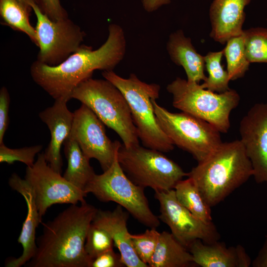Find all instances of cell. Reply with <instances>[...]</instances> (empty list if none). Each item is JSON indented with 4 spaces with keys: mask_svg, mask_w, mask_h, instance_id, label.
<instances>
[{
    "mask_svg": "<svg viewBox=\"0 0 267 267\" xmlns=\"http://www.w3.org/2000/svg\"><path fill=\"white\" fill-rule=\"evenodd\" d=\"M144 190L126 176L117 156L108 169L101 174L94 175L84 192L92 194L101 202L117 203L144 225L156 228L160 225V220L151 211Z\"/></svg>",
    "mask_w": 267,
    "mask_h": 267,
    "instance_id": "8",
    "label": "cell"
},
{
    "mask_svg": "<svg viewBox=\"0 0 267 267\" xmlns=\"http://www.w3.org/2000/svg\"><path fill=\"white\" fill-rule=\"evenodd\" d=\"M9 92L6 87H2L0 90V144L3 143V137L9 125Z\"/></svg>",
    "mask_w": 267,
    "mask_h": 267,
    "instance_id": "32",
    "label": "cell"
},
{
    "mask_svg": "<svg viewBox=\"0 0 267 267\" xmlns=\"http://www.w3.org/2000/svg\"><path fill=\"white\" fill-rule=\"evenodd\" d=\"M71 97L88 107L105 125L114 131L125 147L139 145L127 100L111 82L89 78L75 89Z\"/></svg>",
    "mask_w": 267,
    "mask_h": 267,
    "instance_id": "4",
    "label": "cell"
},
{
    "mask_svg": "<svg viewBox=\"0 0 267 267\" xmlns=\"http://www.w3.org/2000/svg\"><path fill=\"white\" fill-rule=\"evenodd\" d=\"M160 233L156 228H151L141 234H131L132 247L139 259L147 264L154 254Z\"/></svg>",
    "mask_w": 267,
    "mask_h": 267,
    "instance_id": "29",
    "label": "cell"
},
{
    "mask_svg": "<svg viewBox=\"0 0 267 267\" xmlns=\"http://www.w3.org/2000/svg\"><path fill=\"white\" fill-rule=\"evenodd\" d=\"M245 54L250 63H267V29L254 28L243 31Z\"/></svg>",
    "mask_w": 267,
    "mask_h": 267,
    "instance_id": "27",
    "label": "cell"
},
{
    "mask_svg": "<svg viewBox=\"0 0 267 267\" xmlns=\"http://www.w3.org/2000/svg\"><path fill=\"white\" fill-rule=\"evenodd\" d=\"M43 148L42 145H36L20 148H10L3 143L0 144V162L12 164L18 161L27 167H31L35 163V157Z\"/></svg>",
    "mask_w": 267,
    "mask_h": 267,
    "instance_id": "30",
    "label": "cell"
},
{
    "mask_svg": "<svg viewBox=\"0 0 267 267\" xmlns=\"http://www.w3.org/2000/svg\"><path fill=\"white\" fill-rule=\"evenodd\" d=\"M67 102L64 99L55 100L51 106L39 114L50 133V142L44 152L45 159L52 169L60 174L63 166L61 149L71 133L74 116L67 107Z\"/></svg>",
    "mask_w": 267,
    "mask_h": 267,
    "instance_id": "15",
    "label": "cell"
},
{
    "mask_svg": "<svg viewBox=\"0 0 267 267\" xmlns=\"http://www.w3.org/2000/svg\"><path fill=\"white\" fill-rule=\"evenodd\" d=\"M163 153L139 145L126 147L121 144L117 160L126 176L137 185L155 191H168L188 173Z\"/></svg>",
    "mask_w": 267,
    "mask_h": 267,
    "instance_id": "7",
    "label": "cell"
},
{
    "mask_svg": "<svg viewBox=\"0 0 267 267\" xmlns=\"http://www.w3.org/2000/svg\"><path fill=\"white\" fill-rule=\"evenodd\" d=\"M113 240L104 229L91 223L86 237L85 251L91 261L103 253L113 249Z\"/></svg>",
    "mask_w": 267,
    "mask_h": 267,
    "instance_id": "28",
    "label": "cell"
},
{
    "mask_svg": "<svg viewBox=\"0 0 267 267\" xmlns=\"http://www.w3.org/2000/svg\"><path fill=\"white\" fill-rule=\"evenodd\" d=\"M223 50L230 80H235L243 77L250 63L245 54L243 33L229 39Z\"/></svg>",
    "mask_w": 267,
    "mask_h": 267,
    "instance_id": "26",
    "label": "cell"
},
{
    "mask_svg": "<svg viewBox=\"0 0 267 267\" xmlns=\"http://www.w3.org/2000/svg\"><path fill=\"white\" fill-rule=\"evenodd\" d=\"M125 267L120 254L113 249L108 250L93 260L90 267Z\"/></svg>",
    "mask_w": 267,
    "mask_h": 267,
    "instance_id": "33",
    "label": "cell"
},
{
    "mask_svg": "<svg viewBox=\"0 0 267 267\" xmlns=\"http://www.w3.org/2000/svg\"><path fill=\"white\" fill-rule=\"evenodd\" d=\"M167 90L173 96L174 107L207 122L221 133H227L230 113L240 101L235 90L216 93L178 77L167 86Z\"/></svg>",
    "mask_w": 267,
    "mask_h": 267,
    "instance_id": "6",
    "label": "cell"
},
{
    "mask_svg": "<svg viewBox=\"0 0 267 267\" xmlns=\"http://www.w3.org/2000/svg\"><path fill=\"white\" fill-rule=\"evenodd\" d=\"M142 2L145 10L148 12H152L163 5L169 3L170 0H142Z\"/></svg>",
    "mask_w": 267,
    "mask_h": 267,
    "instance_id": "35",
    "label": "cell"
},
{
    "mask_svg": "<svg viewBox=\"0 0 267 267\" xmlns=\"http://www.w3.org/2000/svg\"><path fill=\"white\" fill-rule=\"evenodd\" d=\"M103 77L123 94L130 108L139 139L145 147L162 152L173 150L174 145L157 123L152 100L159 98L160 86L140 81L134 74L128 79L113 70L104 71Z\"/></svg>",
    "mask_w": 267,
    "mask_h": 267,
    "instance_id": "5",
    "label": "cell"
},
{
    "mask_svg": "<svg viewBox=\"0 0 267 267\" xmlns=\"http://www.w3.org/2000/svg\"><path fill=\"white\" fill-rule=\"evenodd\" d=\"M97 210L86 202L72 204L52 220L43 223L36 252L25 267H90L92 261L85 244Z\"/></svg>",
    "mask_w": 267,
    "mask_h": 267,
    "instance_id": "2",
    "label": "cell"
},
{
    "mask_svg": "<svg viewBox=\"0 0 267 267\" xmlns=\"http://www.w3.org/2000/svg\"><path fill=\"white\" fill-rule=\"evenodd\" d=\"M25 179L31 185L42 220L48 208L56 204H77L86 202L87 194L52 169L44 152L31 167H27Z\"/></svg>",
    "mask_w": 267,
    "mask_h": 267,
    "instance_id": "11",
    "label": "cell"
},
{
    "mask_svg": "<svg viewBox=\"0 0 267 267\" xmlns=\"http://www.w3.org/2000/svg\"><path fill=\"white\" fill-rule=\"evenodd\" d=\"M8 184L12 189L23 196L27 204L26 218L17 240L22 245V253L17 258L9 259L5 264L6 267H20L29 262L36 252V230L42 220L37 207L34 192L28 182L13 173L9 178Z\"/></svg>",
    "mask_w": 267,
    "mask_h": 267,
    "instance_id": "16",
    "label": "cell"
},
{
    "mask_svg": "<svg viewBox=\"0 0 267 267\" xmlns=\"http://www.w3.org/2000/svg\"><path fill=\"white\" fill-rule=\"evenodd\" d=\"M159 203L160 220L170 228L172 234L187 249L195 240L206 243L217 241L220 234L214 223L206 222L194 216L179 203L174 189L155 191Z\"/></svg>",
    "mask_w": 267,
    "mask_h": 267,
    "instance_id": "12",
    "label": "cell"
},
{
    "mask_svg": "<svg viewBox=\"0 0 267 267\" xmlns=\"http://www.w3.org/2000/svg\"><path fill=\"white\" fill-rule=\"evenodd\" d=\"M223 50L210 52L204 56L205 67L208 74L206 80L201 85L202 88L211 91L222 93L230 89L228 84L230 81L227 71L222 65Z\"/></svg>",
    "mask_w": 267,
    "mask_h": 267,
    "instance_id": "25",
    "label": "cell"
},
{
    "mask_svg": "<svg viewBox=\"0 0 267 267\" xmlns=\"http://www.w3.org/2000/svg\"><path fill=\"white\" fill-rule=\"evenodd\" d=\"M106 42L98 49L82 44L65 60L56 66H49L38 60L30 67L34 81L55 100L69 101L75 89L91 78L96 70L112 71L125 54L126 42L119 25L108 27Z\"/></svg>",
    "mask_w": 267,
    "mask_h": 267,
    "instance_id": "1",
    "label": "cell"
},
{
    "mask_svg": "<svg viewBox=\"0 0 267 267\" xmlns=\"http://www.w3.org/2000/svg\"><path fill=\"white\" fill-rule=\"evenodd\" d=\"M123 208L118 205L112 211L97 209L92 223L110 234L125 267H148L139 259L132 247L131 233L127 228L129 213Z\"/></svg>",
    "mask_w": 267,
    "mask_h": 267,
    "instance_id": "17",
    "label": "cell"
},
{
    "mask_svg": "<svg viewBox=\"0 0 267 267\" xmlns=\"http://www.w3.org/2000/svg\"></svg>",
    "mask_w": 267,
    "mask_h": 267,
    "instance_id": "37",
    "label": "cell"
},
{
    "mask_svg": "<svg viewBox=\"0 0 267 267\" xmlns=\"http://www.w3.org/2000/svg\"><path fill=\"white\" fill-rule=\"evenodd\" d=\"M63 145L65 156L67 160V168L63 176L84 192L85 187L95 174L90 165L89 159L71 136H68Z\"/></svg>",
    "mask_w": 267,
    "mask_h": 267,
    "instance_id": "22",
    "label": "cell"
},
{
    "mask_svg": "<svg viewBox=\"0 0 267 267\" xmlns=\"http://www.w3.org/2000/svg\"><path fill=\"white\" fill-rule=\"evenodd\" d=\"M194 264L188 250L172 233H160L149 267H186Z\"/></svg>",
    "mask_w": 267,
    "mask_h": 267,
    "instance_id": "21",
    "label": "cell"
},
{
    "mask_svg": "<svg viewBox=\"0 0 267 267\" xmlns=\"http://www.w3.org/2000/svg\"><path fill=\"white\" fill-rule=\"evenodd\" d=\"M239 133L257 183L267 181V102L253 106L241 119Z\"/></svg>",
    "mask_w": 267,
    "mask_h": 267,
    "instance_id": "14",
    "label": "cell"
},
{
    "mask_svg": "<svg viewBox=\"0 0 267 267\" xmlns=\"http://www.w3.org/2000/svg\"><path fill=\"white\" fill-rule=\"evenodd\" d=\"M240 140L222 142L188 173L210 207L220 203L253 176Z\"/></svg>",
    "mask_w": 267,
    "mask_h": 267,
    "instance_id": "3",
    "label": "cell"
},
{
    "mask_svg": "<svg viewBox=\"0 0 267 267\" xmlns=\"http://www.w3.org/2000/svg\"><path fill=\"white\" fill-rule=\"evenodd\" d=\"M32 10L31 7L20 0H0L1 23L13 30L27 35L38 46L36 29L30 22V15Z\"/></svg>",
    "mask_w": 267,
    "mask_h": 267,
    "instance_id": "23",
    "label": "cell"
},
{
    "mask_svg": "<svg viewBox=\"0 0 267 267\" xmlns=\"http://www.w3.org/2000/svg\"><path fill=\"white\" fill-rule=\"evenodd\" d=\"M32 7L37 18L35 29L40 48L37 60L49 66L58 65L79 48L85 33L69 17L53 21L37 4Z\"/></svg>",
    "mask_w": 267,
    "mask_h": 267,
    "instance_id": "10",
    "label": "cell"
},
{
    "mask_svg": "<svg viewBox=\"0 0 267 267\" xmlns=\"http://www.w3.org/2000/svg\"><path fill=\"white\" fill-rule=\"evenodd\" d=\"M174 189L179 203L194 216L205 222H212L211 207L191 178L180 180Z\"/></svg>",
    "mask_w": 267,
    "mask_h": 267,
    "instance_id": "24",
    "label": "cell"
},
{
    "mask_svg": "<svg viewBox=\"0 0 267 267\" xmlns=\"http://www.w3.org/2000/svg\"><path fill=\"white\" fill-rule=\"evenodd\" d=\"M37 4L42 12L53 21L68 18L60 0H37Z\"/></svg>",
    "mask_w": 267,
    "mask_h": 267,
    "instance_id": "31",
    "label": "cell"
},
{
    "mask_svg": "<svg viewBox=\"0 0 267 267\" xmlns=\"http://www.w3.org/2000/svg\"><path fill=\"white\" fill-rule=\"evenodd\" d=\"M187 249L194 264L202 267H248L252 263L245 248L240 245L227 247L218 241L206 243L197 239Z\"/></svg>",
    "mask_w": 267,
    "mask_h": 267,
    "instance_id": "18",
    "label": "cell"
},
{
    "mask_svg": "<svg viewBox=\"0 0 267 267\" xmlns=\"http://www.w3.org/2000/svg\"><path fill=\"white\" fill-rule=\"evenodd\" d=\"M252 265L253 267H267V233L264 244Z\"/></svg>",
    "mask_w": 267,
    "mask_h": 267,
    "instance_id": "34",
    "label": "cell"
},
{
    "mask_svg": "<svg viewBox=\"0 0 267 267\" xmlns=\"http://www.w3.org/2000/svg\"><path fill=\"white\" fill-rule=\"evenodd\" d=\"M158 124L174 145L189 153L198 162L222 142L221 133L207 122L181 111L173 113L152 100Z\"/></svg>",
    "mask_w": 267,
    "mask_h": 267,
    "instance_id": "9",
    "label": "cell"
},
{
    "mask_svg": "<svg viewBox=\"0 0 267 267\" xmlns=\"http://www.w3.org/2000/svg\"><path fill=\"white\" fill-rule=\"evenodd\" d=\"M251 0H214L210 9L212 24L210 36L216 42L224 44L243 33L245 7Z\"/></svg>",
    "mask_w": 267,
    "mask_h": 267,
    "instance_id": "19",
    "label": "cell"
},
{
    "mask_svg": "<svg viewBox=\"0 0 267 267\" xmlns=\"http://www.w3.org/2000/svg\"><path fill=\"white\" fill-rule=\"evenodd\" d=\"M25 4L32 7V5L37 4V0H20ZM38 5V4H37Z\"/></svg>",
    "mask_w": 267,
    "mask_h": 267,
    "instance_id": "36",
    "label": "cell"
},
{
    "mask_svg": "<svg viewBox=\"0 0 267 267\" xmlns=\"http://www.w3.org/2000/svg\"><path fill=\"white\" fill-rule=\"evenodd\" d=\"M167 48L172 60L185 70L188 81L199 84L206 80L204 56L197 52L190 39L185 37L182 30L170 36Z\"/></svg>",
    "mask_w": 267,
    "mask_h": 267,
    "instance_id": "20",
    "label": "cell"
},
{
    "mask_svg": "<svg viewBox=\"0 0 267 267\" xmlns=\"http://www.w3.org/2000/svg\"><path fill=\"white\" fill-rule=\"evenodd\" d=\"M69 134L78 143L84 154L90 160H97L103 171L108 169L117 158L121 143L112 141L107 136L104 124L86 105L74 112Z\"/></svg>",
    "mask_w": 267,
    "mask_h": 267,
    "instance_id": "13",
    "label": "cell"
}]
</instances>
